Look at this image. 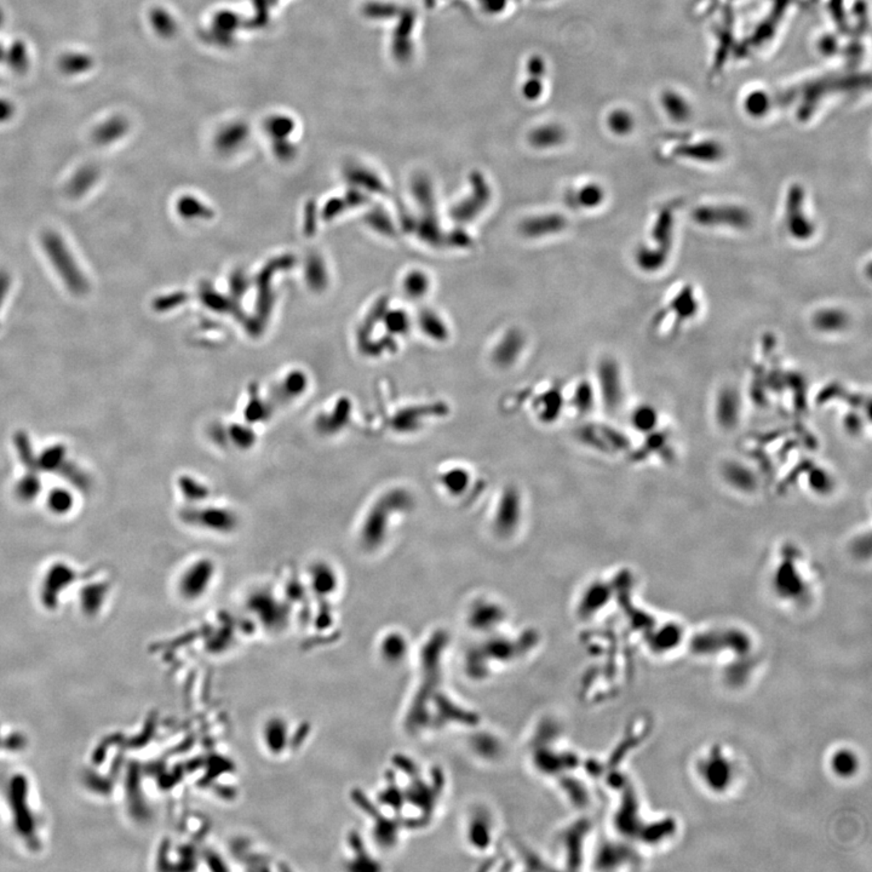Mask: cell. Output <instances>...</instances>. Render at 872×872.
<instances>
[{"label": "cell", "instance_id": "cell-2", "mask_svg": "<svg viewBox=\"0 0 872 872\" xmlns=\"http://www.w3.org/2000/svg\"><path fill=\"white\" fill-rule=\"evenodd\" d=\"M41 243L46 255L49 256L62 280L65 281L67 288H70V293L77 296L87 293V279L82 276V271L75 263L73 256L70 255V251L67 249L61 236L55 231H46L41 238Z\"/></svg>", "mask_w": 872, "mask_h": 872}, {"label": "cell", "instance_id": "cell-11", "mask_svg": "<svg viewBox=\"0 0 872 872\" xmlns=\"http://www.w3.org/2000/svg\"><path fill=\"white\" fill-rule=\"evenodd\" d=\"M430 280L423 271H413L405 278L403 288L405 293L412 298H420L425 296L429 291Z\"/></svg>", "mask_w": 872, "mask_h": 872}, {"label": "cell", "instance_id": "cell-10", "mask_svg": "<svg viewBox=\"0 0 872 872\" xmlns=\"http://www.w3.org/2000/svg\"><path fill=\"white\" fill-rule=\"evenodd\" d=\"M420 327L424 334L434 341H445L447 338V326L437 314L425 312L420 317Z\"/></svg>", "mask_w": 872, "mask_h": 872}, {"label": "cell", "instance_id": "cell-1", "mask_svg": "<svg viewBox=\"0 0 872 872\" xmlns=\"http://www.w3.org/2000/svg\"><path fill=\"white\" fill-rule=\"evenodd\" d=\"M674 214L664 209L657 217L650 233L652 245H642L636 251V263L645 272H655L667 263L674 238Z\"/></svg>", "mask_w": 872, "mask_h": 872}, {"label": "cell", "instance_id": "cell-12", "mask_svg": "<svg viewBox=\"0 0 872 872\" xmlns=\"http://www.w3.org/2000/svg\"><path fill=\"white\" fill-rule=\"evenodd\" d=\"M609 126L612 128L614 132L617 133H628L633 128V120L630 118L629 114H626L624 111H618L614 113L611 118Z\"/></svg>", "mask_w": 872, "mask_h": 872}, {"label": "cell", "instance_id": "cell-3", "mask_svg": "<svg viewBox=\"0 0 872 872\" xmlns=\"http://www.w3.org/2000/svg\"><path fill=\"white\" fill-rule=\"evenodd\" d=\"M694 222L705 227H729L746 229L753 222L749 211L736 205H703L692 211Z\"/></svg>", "mask_w": 872, "mask_h": 872}, {"label": "cell", "instance_id": "cell-8", "mask_svg": "<svg viewBox=\"0 0 872 872\" xmlns=\"http://www.w3.org/2000/svg\"><path fill=\"white\" fill-rule=\"evenodd\" d=\"M521 348H523V337L521 334L514 331L503 338V341L496 350V359L503 364H511L514 360L513 358H516L520 354Z\"/></svg>", "mask_w": 872, "mask_h": 872}, {"label": "cell", "instance_id": "cell-6", "mask_svg": "<svg viewBox=\"0 0 872 872\" xmlns=\"http://www.w3.org/2000/svg\"><path fill=\"white\" fill-rule=\"evenodd\" d=\"M698 308H699V305H698V300H695L693 290L691 286H686L675 296L670 305H667V309L663 310L662 314L674 313L677 319L676 321L682 322V321L694 317L698 312Z\"/></svg>", "mask_w": 872, "mask_h": 872}, {"label": "cell", "instance_id": "cell-4", "mask_svg": "<svg viewBox=\"0 0 872 872\" xmlns=\"http://www.w3.org/2000/svg\"><path fill=\"white\" fill-rule=\"evenodd\" d=\"M805 190L800 185H792L786 199V229L796 240H808L814 234V224L805 211Z\"/></svg>", "mask_w": 872, "mask_h": 872}, {"label": "cell", "instance_id": "cell-7", "mask_svg": "<svg viewBox=\"0 0 872 872\" xmlns=\"http://www.w3.org/2000/svg\"><path fill=\"white\" fill-rule=\"evenodd\" d=\"M565 226L564 218L557 214L543 216V217H531L523 224V231L527 236L540 238L545 235L554 234L560 231Z\"/></svg>", "mask_w": 872, "mask_h": 872}, {"label": "cell", "instance_id": "cell-9", "mask_svg": "<svg viewBox=\"0 0 872 872\" xmlns=\"http://www.w3.org/2000/svg\"><path fill=\"white\" fill-rule=\"evenodd\" d=\"M605 200V190L596 183H589L577 192V202L584 209H596Z\"/></svg>", "mask_w": 872, "mask_h": 872}, {"label": "cell", "instance_id": "cell-5", "mask_svg": "<svg viewBox=\"0 0 872 872\" xmlns=\"http://www.w3.org/2000/svg\"><path fill=\"white\" fill-rule=\"evenodd\" d=\"M812 324L819 332L837 334L847 327L849 317L842 309L824 308L813 315Z\"/></svg>", "mask_w": 872, "mask_h": 872}]
</instances>
